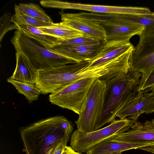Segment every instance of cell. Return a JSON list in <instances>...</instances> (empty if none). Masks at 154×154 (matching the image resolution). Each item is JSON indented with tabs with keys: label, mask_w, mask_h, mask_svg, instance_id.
<instances>
[{
	"label": "cell",
	"mask_w": 154,
	"mask_h": 154,
	"mask_svg": "<svg viewBox=\"0 0 154 154\" xmlns=\"http://www.w3.org/2000/svg\"><path fill=\"white\" fill-rule=\"evenodd\" d=\"M71 122L61 115L48 117L19 128L26 154H54L63 140H69Z\"/></svg>",
	"instance_id": "6da1fadb"
},
{
	"label": "cell",
	"mask_w": 154,
	"mask_h": 154,
	"mask_svg": "<svg viewBox=\"0 0 154 154\" xmlns=\"http://www.w3.org/2000/svg\"><path fill=\"white\" fill-rule=\"evenodd\" d=\"M142 76L141 73L130 69L127 72L105 80L103 104L95 131L115 119L120 109L136 96Z\"/></svg>",
	"instance_id": "7a4b0ae2"
},
{
	"label": "cell",
	"mask_w": 154,
	"mask_h": 154,
	"mask_svg": "<svg viewBox=\"0 0 154 154\" xmlns=\"http://www.w3.org/2000/svg\"><path fill=\"white\" fill-rule=\"evenodd\" d=\"M16 51L20 53L35 73L70 63H78L75 60L46 48L34 42L18 30L11 39Z\"/></svg>",
	"instance_id": "3957f363"
},
{
	"label": "cell",
	"mask_w": 154,
	"mask_h": 154,
	"mask_svg": "<svg viewBox=\"0 0 154 154\" xmlns=\"http://www.w3.org/2000/svg\"><path fill=\"white\" fill-rule=\"evenodd\" d=\"M81 16L100 25L105 31L107 41H130L133 36L140 35L144 27L128 21L123 14L81 12Z\"/></svg>",
	"instance_id": "277c9868"
},
{
	"label": "cell",
	"mask_w": 154,
	"mask_h": 154,
	"mask_svg": "<svg viewBox=\"0 0 154 154\" xmlns=\"http://www.w3.org/2000/svg\"><path fill=\"white\" fill-rule=\"evenodd\" d=\"M97 78L78 80L68 84L49 96L52 104L71 110L79 115L84 110L87 95Z\"/></svg>",
	"instance_id": "5b68a950"
},
{
	"label": "cell",
	"mask_w": 154,
	"mask_h": 154,
	"mask_svg": "<svg viewBox=\"0 0 154 154\" xmlns=\"http://www.w3.org/2000/svg\"><path fill=\"white\" fill-rule=\"evenodd\" d=\"M137 120L125 118L115 119L107 126L89 133L75 130L71 136L70 145L75 151L86 153L103 140L128 131Z\"/></svg>",
	"instance_id": "8992f818"
},
{
	"label": "cell",
	"mask_w": 154,
	"mask_h": 154,
	"mask_svg": "<svg viewBox=\"0 0 154 154\" xmlns=\"http://www.w3.org/2000/svg\"><path fill=\"white\" fill-rule=\"evenodd\" d=\"M82 63L54 67L35 73V84L41 94H52L63 86L78 80Z\"/></svg>",
	"instance_id": "52a82bcc"
},
{
	"label": "cell",
	"mask_w": 154,
	"mask_h": 154,
	"mask_svg": "<svg viewBox=\"0 0 154 154\" xmlns=\"http://www.w3.org/2000/svg\"><path fill=\"white\" fill-rule=\"evenodd\" d=\"M105 88V80L99 79L92 85L87 95L85 109L75 122L79 131L89 133L95 131L102 109Z\"/></svg>",
	"instance_id": "ba28073f"
},
{
	"label": "cell",
	"mask_w": 154,
	"mask_h": 154,
	"mask_svg": "<svg viewBox=\"0 0 154 154\" xmlns=\"http://www.w3.org/2000/svg\"><path fill=\"white\" fill-rule=\"evenodd\" d=\"M139 36L138 42L131 54L129 65L131 70L142 74V79L154 68V26L144 27Z\"/></svg>",
	"instance_id": "9c48e42d"
},
{
	"label": "cell",
	"mask_w": 154,
	"mask_h": 154,
	"mask_svg": "<svg viewBox=\"0 0 154 154\" xmlns=\"http://www.w3.org/2000/svg\"><path fill=\"white\" fill-rule=\"evenodd\" d=\"M47 8L82 10L102 14H114L141 16L150 18L154 13L146 7L96 5L74 3L56 0H46Z\"/></svg>",
	"instance_id": "30bf717a"
},
{
	"label": "cell",
	"mask_w": 154,
	"mask_h": 154,
	"mask_svg": "<svg viewBox=\"0 0 154 154\" xmlns=\"http://www.w3.org/2000/svg\"><path fill=\"white\" fill-rule=\"evenodd\" d=\"M62 22L82 33L84 35L106 42L105 30L98 23L80 15L79 13H60Z\"/></svg>",
	"instance_id": "8fae6325"
},
{
	"label": "cell",
	"mask_w": 154,
	"mask_h": 154,
	"mask_svg": "<svg viewBox=\"0 0 154 154\" xmlns=\"http://www.w3.org/2000/svg\"><path fill=\"white\" fill-rule=\"evenodd\" d=\"M127 131L112 137L113 140L126 142L145 143L154 145V119L144 122L137 121Z\"/></svg>",
	"instance_id": "7c38bea8"
},
{
	"label": "cell",
	"mask_w": 154,
	"mask_h": 154,
	"mask_svg": "<svg viewBox=\"0 0 154 154\" xmlns=\"http://www.w3.org/2000/svg\"><path fill=\"white\" fill-rule=\"evenodd\" d=\"M134 47L129 41H107L97 54L88 62L85 68L89 69L102 64L133 49Z\"/></svg>",
	"instance_id": "4fadbf2b"
},
{
	"label": "cell",
	"mask_w": 154,
	"mask_h": 154,
	"mask_svg": "<svg viewBox=\"0 0 154 154\" xmlns=\"http://www.w3.org/2000/svg\"><path fill=\"white\" fill-rule=\"evenodd\" d=\"M154 100V93L139 91L133 99L120 109L116 117L123 119L129 116L130 119L137 120Z\"/></svg>",
	"instance_id": "5bb4252c"
},
{
	"label": "cell",
	"mask_w": 154,
	"mask_h": 154,
	"mask_svg": "<svg viewBox=\"0 0 154 154\" xmlns=\"http://www.w3.org/2000/svg\"><path fill=\"white\" fill-rule=\"evenodd\" d=\"M105 43L96 46L58 45L50 49L70 57L80 63L91 60L99 52Z\"/></svg>",
	"instance_id": "9a60e30c"
},
{
	"label": "cell",
	"mask_w": 154,
	"mask_h": 154,
	"mask_svg": "<svg viewBox=\"0 0 154 154\" xmlns=\"http://www.w3.org/2000/svg\"><path fill=\"white\" fill-rule=\"evenodd\" d=\"M153 145L141 143L116 140L112 137L106 139L89 149L87 154H123L124 151Z\"/></svg>",
	"instance_id": "2e32d148"
},
{
	"label": "cell",
	"mask_w": 154,
	"mask_h": 154,
	"mask_svg": "<svg viewBox=\"0 0 154 154\" xmlns=\"http://www.w3.org/2000/svg\"><path fill=\"white\" fill-rule=\"evenodd\" d=\"M18 30L31 39H34L43 47L51 49L59 45L62 41L57 38L47 35L38 28L27 24L16 25Z\"/></svg>",
	"instance_id": "e0dca14e"
},
{
	"label": "cell",
	"mask_w": 154,
	"mask_h": 154,
	"mask_svg": "<svg viewBox=\"0 0 154 154\" xmlns=\"http://www.w3.org/2000/svg\"><path fill=\"white\" fill-rule=\"evenodd\" d=\"M46 34L52 36L61 41L84 36L83 34L64 24L62 22L51 26L38 27Z\"/></svg>",
	"instance_id": "ac0fdd59"
},
{
	"label": "cell",
	"mask_w": 154,
	"mask_h": 154,
	"mask_svg": "<svg viewBox=\"0 0 154 154\" xmlns=\"http://www.w3.org/2000/svg\"><path fill=\"white\" fill-rule=\"evenodd\" d=\"M16 66L10 78L22 82L34 84V73L22 54L16 51Z\"/></svg>",
	"instance_id": "d6986e66"
},
{
	"label": "cell",
	"mask_w": 154,
	"mask_h": 154,
	"mask_svg": "<svg viewBox=\"0 0 154 154\" xmlns=\"http://www.w3.org/2000/svg\"><path fill=\"white\" fill-rule=\"evenodd\" d=\"M15 14H23L50 23L53 21L39 6L33 4H20L15 6Z\"/></svg>",
	"instance_id": "ffe728a7"
},
{
	"label": "cell",
	"mask_w": 154,
	"mask_h": 154,
	"mask_svg": "<svg viewBox=\"0 0 154 154\" xmlns=\"http://www.w3.org/2000/svg\"><path fill=\"white\" fill-rule=\"evenodd\" d=\"M7 82L13 85L18 93L24 95L29 103L37 100L41 94V91L35 84L22 82L10 78L7 79Z\"/></svg>",
	"instance_id": "44dd1931"
},
{
	"label": "cell",
	"mask_w": 154,
	"mask_h": 154,
	"mask_svg": "<svg viewBox=\"0 0 154 154\" xmlns=\"http://www.w3.org/2000/svg\"><path fill=\"white\" fill-rule=\"evenodd\" d=\"M11 19L16 25L27 24L37 28L51 26L54 23L23 14H14L11 17Z\"/></svg>",
	"instance_id": "7402d4cb"
},
{
	"label": "cell",
	"mask_w": 154,
	"mask_h": 154,
	"mask_svg": "<svg viewBox=\"0 0 154 154\" xmlns=\"http://www.w3.org/2000/svg\"><path fill=\"white\" fill-rule=\"evenodd\" d=\"M106 42L84 35V36L73 39L62 41L59 45H85L96 46Z\"/></svg>",
	"instance_id": "603a6c76"
},
{
	"label": "cell",
	"mask_w": 154,
	"mask_h": 154,
	"mask_svg": "<svg viewBox=\"0 0 154 154\" xmlns=\"http://www.w3.org/2000/svg\"><path fill=\"white\" fill-rule=\"evenodd\" d=\"M0 42L5 34L9 30L13 29H18V28L13 23L10 14H8L3 15L0 18Z\"/></svg>",
	"instance_id": "cb8c5ba5"
},
{
	"label": "cell",
	"mask_w": 154,
	"mask_h": 154,
	"mask_svg": "<svg viewBox=\"0 0 154 154\" xmlns=\"http://www.w3.org/2000/svg\"><path fill=\"white\" fill-rule=\"evenodd\" d=\"M154 87V68L144 78L140 79L138 91H144L148 92Z\"/></svg>",
	"instance_id": "d4e9b609"
},
{
	"label": "cell",
	"mask_w": 154,
	"mask_h": 154,
	"mask_svg": "<svg viewBox=\"0 0 154 154\" xmlns=\"http://www.w3.org/2000/svg\"><path fill=\"white\" fill-rule=\"evenodd\" d=\"M152 92L154 93V87L152 89ZM154 112V100L149 105L145 110V113L146 114Z\"/></svg>",
	"instance_id": "484cf974"
},
{
	"label": "cell",
	"mask_w": 154,
	"mask_h": 154,
	"mask_svg": "<svg viewBox=\"0 0 154 154\" xmlns=\"http://www.w3.org/2000/svg\"><path fill=\"white\" fill-rule=\"evenodd\" d=\"M62 154H83L82 153L75 151L70 146H66Z\"/></svg>",
	"instance_id": "4316f807"
},
{
	"label": "cell",
	"mask_w": 154,
	"mask_h": 154,
	"mask_svg": "<svg viewBox=\"0 0 154 154\" xmlns=\"http://www.w3.org/2000/svg\"><path fill=\"white\" fill-rule=\"evenodd\" d=\"M140 149L146 150L154 154V145L142 147Z\"/></svg>",
	"instance_id": "83f0119b"
}]
</instances>
